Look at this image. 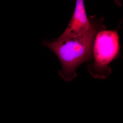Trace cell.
Returning a JSON list of instances; mask_svg holds the SVG:
<instances>
[{"label": "cell", "instance_id": "obj_1", "mask_svg": "<svg viewBox=\"0 0 123 123\" xmlns=\"http://www.w3.org/2000/svg\"><path fill=\"white\" fill-rule=\"evenodd\" d=\"M90 29L78 35L53 42L44 40L43 44L51 49L57 55L62 65L59 71L62 78L70 81L77 76V68L86 62L93 60V47L95 37L98 32L105 30L103 18L95 15L89 18Z\"/></svg>", "mask_w": 123, "mask_h": 123}, {"label": "cell", "instance_id": "obj_3", "mask_svg": "<svg viewBox=\"0 0 123 123\" xmlns=\"http://www.w3.org/2000/svg\"><path fill=\"white\" fill-rule=\"evenodd\" d=\"M90 23L86 16L84 0H77L72 19L63 33L56 39L60 40L78 35L88 31Z\"/></svg>", "mask_w": 123, "mask_h": 123}, {"label": "cell", "instance_id": "obj_2", "mask_svg": "<svg viewBox=\"0 0 123 123\" xmlns=\"http://www.w3.org/2000/svg\"><path fill=\"white\" fill-rule=\"evenodd\" d=\"M119 39L116 31L104 30L97 34L93 47L94 62L87 66L94 78L106 79L111 73L109 64L119 53Z\"/></svg>", "mask_w": 123, "mask_h": 123}]
</instances>
